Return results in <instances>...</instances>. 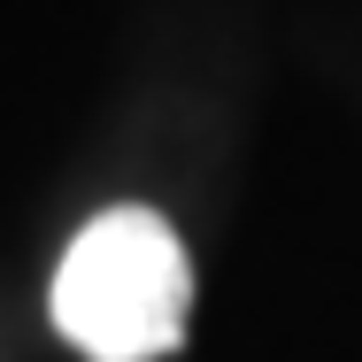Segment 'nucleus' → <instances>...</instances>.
I'll return each instance as SVG.
<instances>
[{
  "instance_id": "nucleus-1",
  "label": "nucleus",
  "mask_w": 362,
  "mask_h": 362,
  "mask_svg": "<svg viewBox=\"0 0 362 362\" xmlns=\"http://www.w3.org/2000/svg\"><path fill=\"white\" fill-rule=\"evenodd\" d=\"M193 270L154 209H108L54 270V332L93 362H154L185 339Z\"/></svg>"
}]
</instances>
